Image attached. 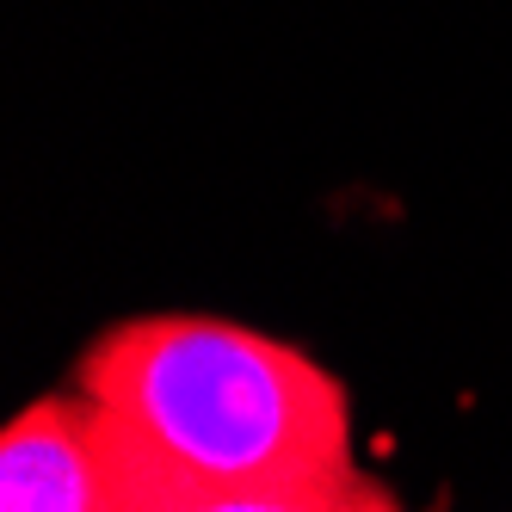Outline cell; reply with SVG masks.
<instances>
[{"label": "cell", "instance_id": "2", "mask_svg": "<svg viewBox=\"0 0 512 512\" xmlns=\"http://www.w3.org/2000/svg\"><path fill=\"white\" fill-rule=\"evenodd\" d=\"M0 512H130L87 395H44L0 426Z\"/></svg>", "mask_w": 512, "mask_h": 512}, {"label": "cell", "instance_id": "1", "mask_svg": "<svg viewBox=\"0 0 512 512\" xmlns=\"http://www.w3.org/2000/svg\"><path fill=\"white\" fill-rule=\"evenodd\" d=\"M130 512H389L346 383L216 315H136L81 358Z\"/></svg>", "mask_w": 512, "mask_h": 512}]
</instances>
